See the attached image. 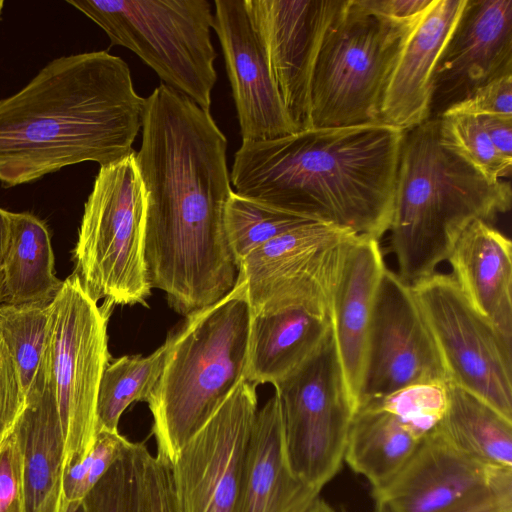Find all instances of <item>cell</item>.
<instances>
[{
	"mask_svg": "<svg viewBox=\"0 0 512 512\" xmlns=\"http://www.w3.org/2000/svg\"><path fill=\"white\" fill-rule=\"evenodd\" d=\"M510 208V184L486 178L444 147L439 119L404 131L388 232L405 282L434 273L470 223H489Z\"/></svg>",
	"mask_w": 512,
	"mask_h": 512,
	"instance_id": "obj_4",
	"label": "cell"
},
{
	"mask_svg": "<svg viewBox=\"0 0 512 512\" xmlns=\"http://www.w3.org/2000/svg\"><path fill=\"white\" fill-rule=\"evenodd\" d=\"M331 507L319 496L316 497L304 512H330Z\"/></svg>",
	"mask_w": 512,
	"mask_h": 512,
	"instance_id": "obj_42",
	"label": "cell"
},
{
	"mask_svg": "<svg viewBox=\"0 0 512 512\" xmlns=\"http://www.w3.org/2000/svg\"><path fill=\"white\" fill-rule=\"evenodd\" d=\"M130 442L119 431L99 430L90 452L78 463L64 469V503L82 501Z\"/></svg>",
	"mask_w": 512,
	"mask_h": 512,
	"instance_id": "obj_34",
	"label": "cell"
},
{
	"mask_svg": "<svg viewBox=\"0 0 512 512\" xmlns=\"http://www.w3.org/2000/svg\"><path fill=\"white\" fill-rule=\"evenodd\" d=\"M386 268L379 241L360 237L352 247L332 307V334L342 376L357 408L375 294Z\"/></svg>",
	"mask_w": 512,
	"mask_h": 512,
	"instance_id": "obj_21",
	"label": "cell"
},
{
	"mask_svg": "<svg viewBox=\"0 0 512 512\" xmlns=\"http://www.w3.org/2000/svg\"><path fill=\"white\" fill-rule=\"evenodd\" d=\"M477 117L499 153L512 160V117L498 115Z\"/></svg>",
	"mask_w": 512,
	"mask_h": 512,
	"instance_id": "obj_39",
	"label": "cell"
},
{
	"mask_svg": "<svg viewBox=\"0 0 512 512\" xmlns=\"http://www.w3.org/2000/svg\"><path fill=\"white\" fill-rule=\"evenodd\" d=\"M14 431L23 457L27 512H62L65 439L52 376L26 396Z\"/></svg>",
	"mask_w": 512,
	"mask_h": 512,
	"instance_id": "obj_23",
	"label": "cell"
},
{
	"mask_svg": "<svg viewBox=\"0 0 512 512\" xmlns=\"http://www.w3.org/2000/svg\"><path fill=\"white\" fill-rule=\"evenodd\" d=\"M251 308L247 284L186 316L167 337L161 376L147 403L157 457L173 463L189 437L245 380Z\"/></svg>",
	"mask_w": 512,
	"mask_h": 512,
	"instance_id": "obj_5",
	"label": "cell"
},
{
	"mask_svg": "<svg viewBox=\"0 0 512 512\" xmlns=\"http://www.w3.org/2000/svg\"><path fill=\"white\" fill-rule=\"evenodd\" d=\"M168 341L148 356H122L106 366L98 389L99 430L118 431L121 415L135 401L147 402L163 371Z\"/></svg>",
	"mask_w": 512,
	"mask_h": 512,
	"instance_id": "obj_29",
	"label": "cell"
},
{
	"mask_svg": "<svg viewBox=\"0 0 512 512\" xmlns=\"http://www.w3.org/2000/svg\"><path fill=\"white\" fill-rule=\"evenodd\" d=\"M25 403L18 370L0 332V447L13 432Z\"/></svg>",
	"mask_w": 512,
	"mask_h": 512,
	"instance_id": "obj_36",
	"label": "cell"
},
{
	"mask_svg": "<svg viewBox=\"0 0 512 512\" xmlns=\"http://www.w3.org/2000/svg\"><path fill=\"white\" fill-rule=\"evenodd\" d=\"M415 24L381 18L360 0H343L314 66L309 128L381 123L388 79Z\"/></svg>",
	"mask_w": 512,
	"mask_h": 512,
	"instance_id": "obj_7",
	"label": "cell"
},
{
	"mask_svg": "<svg viewBox=\"0 0 512 512\" xmlns=\"http://www.w3.org/2000/svg\"><path fill=\"white\" fill-rule=\"evenodd\" d=\"M6 302V288L2 269H0V305Z\"/></svg>",
	"mask_w": 512,
	"mask_h": 512,
	"instance_id": "obj_44",
	"label": "cell"
},
{
	"mask_svg": "<svg viewBox=\"0 0 512 512\" xmlns=\"http://www.w3.org/2000/svg\"><path fill=\"white\" fill-rule=\"evenodd\" d=\"M330 512H335V511H334L333 509H331V511H330Z\"/></svg>",
	"mask_w": 512,
	"mask_h": 512,
	"instance_id": "obj_47",
	"label": "cell"
},
{
	"mask_svg": "<svg viewBox=\"0 0 512 512\" xmlns=\"http://www.w3.org/2000/svg\"><path fill=\"white\" fill-rule=\"evenodd\" d=\"M3 5H4V1L0 0V15H1V12H2V9H3Z\"/></svg>",
	"mask_w": 512,
	"mask_h": 512,
	"instance_id": "obj_46",
	"label": "cell"
},
{
	"mask_svg": "<svg viewBox=\"0 0 512 512\" xmlns=\"http://www.w3.org/2000/svg\"><path fill=\"white\" fill-rule=\"evenodd\" d=\"M432 0H360L370 13L404 25L415 24Z\"/></svg>",
	"mask_w": 512,
	"mask_h": 512,
	"instance_id": "obj_38",
	"label": "cell"
},
{
	"mask_svg": "<svg viewBox=\"0 0 512 512\" xmlns=\"http://www.w3.org/2000/svg\"><path fill=\"white\" fill-rule=\"evenodd\" d=\"M145 98L127 63L107 51L61 56L0 100V182L13 187L82 162L135 154Z\"/></svg>",
	"mask_w": 512,
	"mask_h": 512,
	"instance_id": "obj_3",
	"label": "cell"
},
{
	"mask_svg": "<svg viewBox=\"0 0 512 512\" xmlns=\"http://www.w3.org/2000/svg\"><path fill=\"white\" fill-rule=\"evenodd\" d=\"M214 8L213 29L222 47L242 141L270 140L298 131L244 0H215Z\"/></svg>",
	"mask_w": 512,
	"mask_h": 512,
	"instance_id": "obj_18",
	"label": "cell"
},
{
	"mask_svg": "<svg viewBox=\"0 0 512 512\" xmlns=\"http://www.w3.org/2000/svg\"><path fill=\"white\" fill-rule=\"evenodd\" d=\"M445 113L512 117V74L501 76L483 85Z\"/></svg>",
	"mask_w": 512,
	"mask_h": 512,
	"instance_id": "obj_37",
	"label": "cell"
},
{
	"mask_svg": "<svg viewBox=\"0 0 512 512\" xmlns=\"http://www.w3.org/2000/svg\"><path fill=\"white\" fill-rule=\"evenodd\" d=\"M447 261L469 303L512 340V243L483 220L470 223Z\"/></svg>",
	"mask_w": 512,
	"mask_h": 512,
	"instance_id": "obj_22",
	"label": "cell"
},
{
	"mask_svg": "<svg viewBox=\"0 0 512 512\" xmlns=\"http://www.w3.org/2000/svg\"><path fill=\"white\" fill-rule=\"evenodd\" d=\"M420 442L391 414L358 407L351 421L344 460L369 480L372 489H377L401 470Z\"/></svg>",
	"mask_w": 512,
	"mask_h": 512,
	"instance_id": "obj_26",
	"label": "cell"
},
{
	"mask_svg": "<svg viewBox=\"0 0 512 512\" xmlns=\"http://www.w3.org/2000/svg\"><path fill=\"white\" fill-rule=\"evenodd\" d=\"M50 303L0 305V332L18 370L25 396L51 376Z\"/></svg>",
	"mask_w": 512,
	"mask_h": 512,
	"instance_id": "obj_28",
	"label": "cell"
},
{
	"mask_svg": "<svg viewBox=\"0 0 512 512\" xmlns=\"http://www.w3.org/2000/svg\"><path fill=\"white\" fill-rule=\"evenodd\" d=\"M466 0H432L407 34L388 79L380 122L403 131L430 119L433 76Z\"/></svg>",
	"mask_w": 512,
	"mask_h": 512,
	"instance_id": "obj_19",
	"label": "cell"
},
{
	"mask_svg": "<svg viewBox=\"0 0 512 512\" xmlns=\"http://www.w3.org/2000/svg\"><path fill=\"white\" fill-rule=\"evenodd\" d=\"M512 74V0H466L433 76L430 119Z\"/></svg>",
	"mask_w": 512,
	"mask_h": 512,
	"instance_id": "obj_17",
	"label": "cell"
},
{
	"mask_svg": "<svg viewBox=\"0 0 512 512\" xmlns=\"http://www.w3.org/2000/svg\"><path fill=\"white\" fill-rule=\"evenodd\" d=\"M403 136L371 123L242 141L230 182L245 198L379 241L391 222Z\"/></svg>",
	"mask_w": 512,
	"mask_h": 512,
	"instance_id": "obj_2",
	"label": "cell"
},
{
	"mask_svg": "<svg viewBox=\"0 0 512 512\" xmlns=\"http://www.w3.org/2000/svg\"><path fill=\"white\" fill-rule=\"evenodd\" d=\"M331 332L329 320L302 309L252 314L245 380L274 386L311 358Z\"/></svg>",
	"mask_w": 512,
	"mask_h": 512,
	"instance_id": "obj_24",
	"label": "cell"
},
{
	"mask_svg": "<svg viewBox=\"0 0 512 512\" xmlns=\"http://www.w3.org/2000/svg\"><path fill=\"white\" fill-rule=\"evenodd\" d=\"M442 145L491 180L511 174L512 160L499 153L475 115L444 113L439 118Z\"/></svg>",
	"mask_w": 512,
	"mask_h": 512,
	"instance_id": "obj_32",
	"label": "cell"
},
{
	"mask_svg": "<svg viewBox=\"0 0 512 512\" xmlns=\"http://www.w3.org/2000/svg\"><path fill=\"white\" fill-rule=\"evenodd\" d=\"M112 305L99 306L73 272L50 303L51 376L65 439L64 469L81 461L97 435L100 380L110 362Z\"/></svg>",
	"mask_w": 512,
	"mask_h": 512,
	"instance_id": "obj_9",
	"label": "cell"
},
{
	"mask_svg": "<svg viewBox=\"0 0 512 512\" xmlns=\"http://www.w3.org/2000/svg\"><path fill=\"white\" fill-rule=\"evenodd\" d=\"M0 512H27L23 457L14 430L0 447Z\"/></svg>",
	"mask_w": 512,
	"mask_h": 512,
	"instance_id": "obj_35",
	"label": "cell"
},
{
	"mask_svg": "<svg viewBox=\"0 0 512 512\" xmlns=\"http://www.w3.org/2000/svg\"><path fill=\"white\" fill-rule=\"evenodd\" d=\"M410 285L448 382L512 420V340L474 309L450 274L435 271Z\"/></svg>",
	"mask_w": 512,
	"mask_h": 512,
	"instance_id": "obj_12",
	"label": "cell"
},
{
	"mask_svg": "<svg viewBox=\"0 0 512 512\" xmlns=\"http://www.w3.org/2000/svg\"><path fill=\"white\" fill-rule=\"evenodd\" d=\"M145 197L135 154L102 166L85 205L73 250L74 273L96 302L145 304Z\"/></svg>",
	"mask_w": 512,
	"mask_h": 512,
	"instance_id": "obj_8",
	"label": "cell"
},
{
	"mask_svg": "<svg viewBox=\"0 0 512 512\" xmlns=\"http://www.w3.org/2000/svg\"><path fill=\"white\" fill-rule=\"evenodd\" d=\"M242 380L189 437L171 464L177 512H233L257 412Z\"/></svg>",
	"mask_w": 512,
	"mask_h": 512,
	"instance_id": "obj_13",
	"label": "cell"
},
{
	"mask_svg": "<svg viewBox=\"0 0 512 512\" xmlns=\"http://www.w3.org/2000/svg\"><path fill=\"white\" fill-rule=\"evenodd\" d=\"M62 512H85L82 501L65 503Z\"/></svg>",
	"mask_w": 512,
	"mask_h": 512,
	"instance_id": "obj_43",
	"label": "cell"
},
{
	"mask_svg": "<svg viewBox=\"0 0 512 512\" xmlns=\"http://www.w3.org/2000/svg\"><path fill=\"white\" fill-rule=\"evenodd\" d=\"M453 512H512V493L497 495Z\"/></svg>",
	"mask_w": 512,
	"mask_h": 512,
	"instance_id": "obj_40",
	"label": "cell"
},
{
	"mask_svg": "<svg viewBox=\"0 0 512 512\" xmlns=\"http://www.w3.org/2000/svg\"><path fill=\"white\" fill-rule=\"evenodd\" d=\"M11 234V212L0 207V269L8 250Z\"/></svg>",
	"mask_w": 512,
	"mask_h": 512,
	"instance_id": "obj_41",
	"label": "cell"
},
{
	"mask_svg": "<svg viewBox=\"0 0 512 512\" xmlns=\"http://www.w3.org/2000/svg\"><path fill=\"white\" fill-rule=\"evenodd\" d=\"M46 224L28 212H11V234L2 271L6 302L51 303L63 281L55 273Z\"/></svg>",
	"mask_w": 512,
	"mask_h": 512,
	"instance_id": "obj_25",
	"label": "cell"
},
{
	"mask_svg": "<svg viewBox=\"0 0 512 512\" xmlns=\"http://www.w3.org/2000/svg\"><path fill=\"white\" fill-rule=\"evenodd\" d=\"M104 30L111 45L139 56L162 84L210 112L217 80L207 0H67Z\"/></svg>",
	"mask_w": 512,
	"mask_h": 512,
	"instance_id": "obj_6",
	"label": "cell"
},
{
	"mask_svg": "<svg viewBox=\"0 0 512 512\" xmlns=\"http://www.w3.org/2000/svg\"><path fill=\"white\" fill-rule=\"evenodd\" d=\"M318 496L290 469L274 393L256 412L233 512H304Z\"/></svg>",
	"mask_w": 512,
	"mask_h": 512,
	"instance_id": "obj_20",
	"label": "cell"
},
{
	"mask_svg": "<svg viewBox=\"0 0 512 512\" xmlns=\"http://www.w3.org/2000/svg\"><path fill=\"white\" fill-rule=\"evenodd\" d=\"M141 130L135 160L149 283L188 316L225 297L239 277L224 225L233 192L227 139L210 112L162 83L145 98Z\"/></svg>",
	"mask_w": 512,
	"mask_h": 512,
	"instance_id": "obj_1",
	"label": "cell"
},
{
	"mask_svg": "<svg viewBox=\"0 0 512 512\" xmlns=\"http://www.w3.org/2000/svg\"><path fill=\"white\" fill-rule=\"evenodd\" d=\"M447 383L411 384L358 407L378 409L391 414L412 435L422 440L434 433L444 418L448 407Z\"/></svg>",
	"mask_w": 512,
	"mask_h": 512,
	"instance_id": "obj_31",
	"label": "cell"
},
{
	"mask_svg": "<svg viewBox=\"0 0 512 512\" xmlns=\"http://www.w3.org/2000/svg\"><path fill=\"white\" fill-rule=\"evenodd\" d=\"M375 504H376V507H375L374 512H389V510L385 506L378 504V503H375Z\"/></svg>",
	"mask_w": 512,
	"mask_h": 512,
	"instance_id": "obj_45",
	"label": "cell"
},
{
	"mask_svg": "<svg viewBox=\"0 0 512 512\" xmlns=\"http://www.w3.org/2000/svg\"><path fill=\"white\" fill-rule=\"evenodd\" d=\"M314 222L231 193L224 211V225L233 255L238 262L273 238Z\"/></svg>",
	"mask_w": 512,
	"mask_h": 512,
	"instance_id": "obj_30",
	"label": "cell"
},
{
	"mask_svg": "<svg viewBox=\"0 0 512 512\" xmlns=\"http://www.w3.org/2000/svg\"><path fill=\"white\" fill-rule=\"evenodd\" d=\"M148 448L130 442L82 500L85 512H141V474Z\"/></svg>",
	"mask_w": 512,
	"mask_h": 512,
	"instance_id": "obj_33",
	"label": "cell"
},
{
	"mask_svg": "<svg viewBox=\"0 0 512 512\" xmlns=\"http://www.w3.org/2000/svg\"><path fill=\"white\" fill-rule=\"evenodd\" d=\"M274 387L290 469L320 493L342 466L355 412L332 332L311 358Z\"/></svg>",
	"mask_w": 512,
	"mask_h": 512,
	"instance_id": "obj_11",
	"label": "cell"
},
{
	"mask_svg": "<svg viewBox=\"0 0 512 512\" xmlns=\"http://www.w3.org/2000/svg\"><path fill=\"white\" fill-rule=\"evenodd\" d=\"M285 109L310 126V86L325 33L343 0H244Z\"/></svg>",
	"mask_w": 512,
	"mask_h": 512,
	"instance_id": "obj_16",
	"label": "cell"
},
{
	"mask_svg": "<svg viewBox=\"0 0 512 512\" xmlns=\"http://www.w3.org/2000/svg\"><path fill=\"white\" fill-rule=\"evenodd\" d=\"M422 382L447 383L448 376L411 285L386 267L375 294L357 407Z\"/></svg>",
	"mask_w": 512,
	"mask_h": 512,
	"instance_id": "obj_14",
	"label": "cell"
},
{
	"mask_svg": "<svg viewBox=\"0 0 512 512\" xmlns=\"http://www.w3.org/2000/svg\"><path fill=\"white\" fill-rule=\"evenodd\" d=\"M512 493V468L483 464L453 447L438 430L421 440L385 485L372 489L389 512H453Z\"/></svg>",
	"mask_w": 512,
	"mask_h": 512,
	"instance_id": "obj_15",
	"label": "cell"
},
{
	"mask_svg": "<svg viewBox=\"0 0 512 512\" xmlns=\"http://www.w3.org/2000/svg\"><path fill=\"white\" fill-rule=\"evenodd\" d=\"M361 236L309 222L250 252L239 263L252 314L302 309L332 318L335 291L347 257Z\"/></svg>",
	"mask_w": 512,
	"mask_h": 512,
	"instance_id": "obj_10",
	"label": "cell"
},
{
	"mask_svg": "<svg viewBox=\"0 0 512 512\" xmlns=\"http://www.w3.org/2000/svg\"><path fill=\"white\" fill-rule=\"evenodd\" d=\"M448 407L438 431L457 450L489 466L512 468V420L447 383Z\"/></svg>",
	"mask_w": 512,
	"mask_h": 512,
	"instance_id": "obj_27",
	"label": "cell"
}]
</instances>
